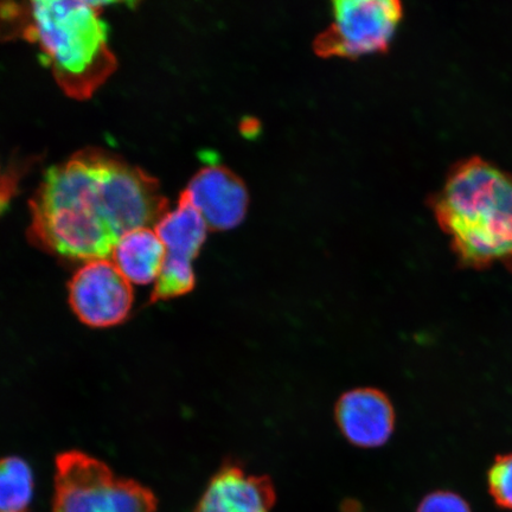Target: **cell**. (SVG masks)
<instances>
[{
    "label": "cell",
    "mask_w": 512,
    "mask_h": 512,
    "mask_svg": "<svg viewBox=\"0 0 512 512\" xmlns=\"http://www.w3.org/2000/svg\"><path fill=\"white\" fill-rule=\"evenodd\" d=\"M107 156L81 152L47 171L31 201V238L63 258L104 260L120 240L105 188Z\"/></svg>",
    "instance_id": "1"
},
{
    "label": "cell",
    "mask_w": 512,
    "mask_h": 512,
    "mask_svg": "<svg viewBox=\"0 0 512 512\" xmlns=\"http://www.w3.org/2000/svg\"><path fill=\"white\" fill-rule=\"evenodd\" d=\"M395 0H342L334 3V22L315 41L323 57H360L387 50L402 18Z\"/></svg>",
    "instance_id": "5"
},
{
    "label": "cell",
    "mask_w": 512,
    "mask_h": 512,
    "mask_svg": "<svg viewBox=\"0 0 512 512\" xmlns=\"http://www.w3.org/2000/svg\"><path fill=\"white\" fill-rule=\"evenodd\" d=\"M107 3L44 0L24 10L23 35L37 44L41 60L68 95L91 96L115 69L108 27L100 17Z\"/></svg>",
    "instance_id": "3"
},
{
    "label": "cell",
    "mask_w": 512,
    "mask_h": 512,
    "mask_svg": "<svg viewBox=\"0 0 512 512\" xmlns=\"http://www.w3.org/2000/svg\"><path fill=\"white\" fill-rule=\"evenodd\" d=\"M416 512H472V510L469 503L456 492L439 490L422 498Z\"/></svg>",
    "instance_id": "14"
},
{
    "label": "cell",
    "mask_w": 512,
    "mask_h": 512,
    "mask_svg": "<svg viewBox=\"0 0 512 512\" xmlns=\"http://www.w3.org/2000/svg\"><path fill=\"white\" fill-rule=\"evenodd\" d=\"M153 491L78 450L55 460L53 512H157Z\"/></svg>",
    "instance_id": "4"
},
{
    "label": "cell",
    "mask_w": 512,
    "mask_h": 512,
    "mask_svg": "<svg viewBox=\"0 0 512 512\" xmlns=\"http://www.w3.org/2000/svg\"><path fill=\"white\" fill-rule=\"evenodd\" d=\"M208 224L181 195L177 207L156 224L155 232L165 247V259L153 288L150 303L165 302L194 290L192 261L207 239Z\"/></svg>",
    "instance_id": "6"
},
{
    "label": "cell",
    "mask_w": 512,
    "mask_h": 512,
    "mask_svg": "<svg viewBox=\"0 0 512 512\" xmlns=\"http://www.w3.org/2000/svg\"><path fill=\"white\" fill-rule=\"evenodd\" d=\"M68 299L80 322L96 329L124 323L134 302L131 284L106 259L89 261L74 274Z\"/></svg>",
    "instance_id": "7"
},
{
    "label": "cell",
    "mask_w": 512,
    "mask_h": 512,
    "mask_svg": "<svg viewBox=\"0 0 512 512\" xmlns=\"http://www.w3.org/2000/svg\"><path fill=\"white\" fill-rule=\"evenodd\" d=\"M113 264L130 284L156 283L165 259V247L150 228L132 230L121 236L113 249Z\"/></svg>",
    "instance_id": "11"
},
{
    "label": "cell",
    "mask_w": 512,
    "mask_h": 512,
    "mask_svg": "<svg viewBox=\"0 0 512 512\" xmlns=\"http://www.w3.org/2000/svg\"><path fill=\"white\" fill-rule=\"evenodd\" d=\"M336 420L344 438L362 448L380 447L392 437L395 412L392 402L380 390H350L339 399Z\"/></svg>",
    "instance_id": "10"
},
{
    "label": "cell",
    "mask_w": 512,
    "mask_h": 512,
    "mask_svg": "<svg viewBox=\"0 0 512 512\" xmlns=\"http://www.w3.org/2000/svg\"><path fill=\"white\" fill-rule=\"evenodd\" d=\"M182 196L201 214L209 229L238 227L247 213L246 185L222 165L203 168L191 179Z\"/></svg>",
    "instance_id": "8"
},
{
    "label": "cell",
    "mask_w": 512,
    "mask_h": 512,
    "mask_svg": "<svg viewBox=\"0 0 512 512\" xmlns=\"http://www.w3.org/2000/svg\"><path fill=\"white\" fill-rule=\"evenodd\" d=\"M488 489L497 507L512 511V453L496 457L488 472Z\"/></svg>",
    "instance_id": "13"
},
{
    "label": "cell",
    "mask_w": 512,
    "mask_h": 512,
    "mask_svg": "<svg viewBox=\"0 0 512 512\" xmlns=\"http://www.w3.org/2000/svg\"><path fill=\"white\" fill-rule=\"evenodd\" d=\"M277 503L272 480L227 464L210 479L194 512H273Z\"/></svg>",
    "instance_id": "9"
},
{
    "label": "cell",
    "mask_w": 512,
    "mask_h": 512,
    "mask_svg": "<svg viewBox=\"0 0 512 512\" xmlns=\"http://www.w3.org/2000/svg\"><path fill=\"white\" fill-rule=\"evenodd\" d=\"M435 219L459 265L512 273V175L479 156L454 163L432 197Z\"/></svg>",
    "instance_id": "2"
},
{
    "label": "cell",
    "mask_w": 512,
    "mask_h": 512,
    "mask_svg": "<svg viewBox=\"0 0 512 512\" xmlns=\"http://www.w3.org/2000/svg\"><path fill=\"white\" fill-rule=\"evenodd\" d=\"M34 491V473L24 459H0V512H27Z\"/></svg>",
    "instance_id": "12"
}]
</instances>
